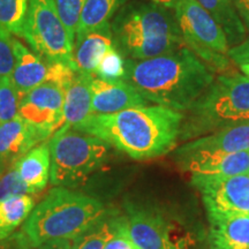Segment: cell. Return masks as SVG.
<instances>
[{
    "mask_svg": "<svg viewBox=\"0 0 249 249\" xmlns=\"http://www.w3.org/2000/svg\"><path fill=\"white\" fill-rule=\"evenodd\" d=\"M183 112L143 105L108 114H91L71 129L92 135L136 160L160 157L176 147Z\"/></svg>",
    "mask_w": 249,
    "mask_h": 249,
    "instance_id": "6da1fadb",
    "label": "cell"
},
{
    "mask_svg": "<svg viewBox=\"0 0 249 249\" xmlns=\"http://www.w3.org/2000/svg\"><path fill=\"white\" fill-rule=\"evenodd\" d=\"M216 71L182 45L144 60L126 59L124 80L148 102L186 112L209 88Z\"/></svg>",
    "mask_w": 249,
    "mask_h": 249,
    "instance_id": "7a4b0ae2",
    "label": "cell"
},
{
    "mask_svg": "<svg viewBox=\"0 0 249 249\" xmlns=\"http://www.w3.org/2000/svg\"><path fill=\"white\" fill-rule=\"evenodd\" d=\"M114 46L126 59L144 60L185 45L173 9L128 1L111 20Z\"/></svg>",
    "mask_w": 249,
    "mask_h": 249,
    "instance_id": "3957f363",
    "label": "cell"
},
{
    "mask_svg": "<svg viewBox=\"0 0 249 249\" xmlns=\"http://www.w3.org/2000/svg\"><path fill=\"white\" fill-rule=\"evenodd\" d=\"M104 213L103 204L91 196L55 187L34 207L18 235L33 248L54 240H73Z\"/></svg>",
    "mask_w": 249,
    "mask_h": 249,
    "instance_id": "277c9868",
    "label": "cell"
},
{
    "mask_svg": "<svg viewBox=\"0 0 249 249\" xmlns=\"http://www.w3.org/2000/svg\"><path fill=\"white\" fill-rule=\"evenodd\" d=\"M186 112L179 138L183 141L249 124V79L233 70L218 74Z\"/></svg>",
    "mask_w": 249,
    "mask_h": 249,
    "instance_id": "5b68a950",
    "label": "cell"
},
{
    "mask_svg": "<svg viewBox=\"0 0 249 249\" xmlns=\"http://www.w3.org/2000/svg\"><path fill=\"white\" fill-rule=\"evenodd\" d=\"M49 143L50 179L52 185L65 188L81 185L90 174L101 169L107 160L110 147L98 138L75 129L55 132Z\"/></svg>",
    "mask_w": 249,
    "mask_h": 249,
    "instance_id": "8992f818",
    "label": "cell"
},
{
    "mask_svg": "<svg viewBox=\"0 0 249 249\" xmlns=\"http://www.w3.org/2000/svg\"><path fill=\"white\" fill-rule=\"evenodd\" d=\"M187 48L218 74L232 71L224 30L196 0H178L173 8Z\"/></svg>",
    "mask_w": 249,
    "mask_h": 249,
    "instance_id": "52a82bcc",
    "label": "cell"
},
{
    "mask_svg": "<svg viewBox=\"0 0 249 249\" xmlns=\"http://www.w3.org/2000/svg\"><path fill=\"white\" fill-rule=\"evenodd\" d=\"M22 38L44 60L62 62L73 68L74 43L59 15L54 0H29Z\"/></svg>",
    "mask_w": 249,
    "mask_h": 249,
    "instance_id": "ba28073f",
    "label": "cell"
},
{
    "mask_svg": "<svg viewBox=\"0 0 249 249\" xmlns=\"http://www.w3.org/2000/svg\"><path fill=\"white\" fill-rule=\"evenodd\" d=\"M209 218L249 216V174L193 177Z\"/></svg>",
    "mask_w": 249,
    "mask_h": 249,
    "instance_id": "9c48e42d",
    "label": "cell"
},
{
    "mask_svg": "<svg viewBox=\"0 0 249 249\" xmlns=\"http://www.w3.org/2000/svg\"><path fill=\"white\" fill-rule=\"evenodd\" d=\"M15 57L14 68L9 75L20 93L21 99L34 88L52 82L68 88L76 75V71L62 62H50L26 48L20 40L12 38Z\"/></svg>",
    "mask_w": 249,
    "mask_h": 249,
    "instance_id": "30bf717a",
    "label": "cell"
},
{
    "mask_svg": "<svg viewBox=\"0 0 249 249\" xmlns=\"http://www.w3.org/2000/svg\"><path fill=\"white\" fill-rule=\"evenodd\" d=\"M66 89L52 82L36 87L21 99L18 116L45 139L51 138L62 124Z\"/></svg>",
    "mask_w": 249,
    "mask_h": 249,
    "instance_id": "8fae6325",
    "label": "cell"
},
{
    "mask_svg": "<svg viewBox=\"0 0 249 249\" xmlns=\"http://www.w3.org/2000/svg\"><path fill=\"white\" fill-rule=\"evenodd\" d=\"M249 150V124H236L191 140L176 151L178 160L193 156L233 154Z\"/></svg>",
    "mask_w": 249,
    "mask_h": 249,
    "instance_id": "7c38bea8",
    "label": "cell"
},
{
    "mask_svg": "<svg viewBox=\"0 0 249 249\" xmlns=\"http://www.w3.org/2000/svg\"><path fill=\"white\" fill-rule=\"evenodd\" d=\"M148 105V101L124 80H103L93 76L91 80L92 114H108L126 108Z\"/></svg>",
    "mask_w": 249,
    "mask_h": 249,
    "instance_id": "4fadbf2b",
    "label": "cell"
},
{
    "mask_svg": "<svg viewBox=\"0 0 249 249\" xmlns=\"http://www.w3.org/2000/svg\"><path fill=\"white\" fill-rule=\"evenodd\" d=\"M45 140L20 116L0 124V176L11 169L18 158Z\"/></svg>",
    "mask_w": 249,
    "mask_h": 249,
    "instance_id": "5bb4252c",
    "label": "cell"
},
{
    "mask_svg": "<svg viewBox=\"0 0 249 249\" xmlns=\"http://www.w3.org/2000/svg\"><path fill=\"white\" fill-rule=\"evenodd\" d=\"M127 232L138 249H170L176 236L160 213L136 210L126 219Z\"/></svg>",
    "mask_w": 249,
    "mask_h": 249,
    "instance_id": "9a60e30c",
    "label": "cell"
},
{
    "mask_svg": "<svg viewBox=\"0 0 249 249\" xmlns=\"http://www.w3.org/2000/svg\"><path fill=\"white\" fill-rule=\"evenodd\" d=\"M112 46H114V42L111 22L76 37L71 54L74 71L93 75L98 64Z\"/></svg>",
    "mask_w": 249,
    "mask_h": 249,
    "instance_id": "2e32d148",
    "label": "cell"
},
{
    "mask_svg": "<svg viewBox=\"0 0 249 249\" xmlns=\"http://www.w3.org/2000/svg\"><path fill=\"white\" fill-rule=\"evenodd\" d=\"M192 177H230L249 174V150L233 154L193 156L179 160Z\"/></svg>",
    "mask_w": 249,
    "mask_h": 249,
    "instance_id": "e0dca14e",
    "label": "cell"
},
{
    "mask_svg": "<svg viewBox=\"0 0 249 249\" xmlns=\"http://www.w3.org/2000/svg\"><path fill=\"white\" fill-rule=\"evenodd\" d=\"M93 75L76 73L75 77L66 89L62 124L57 132H66L92 114L91 108V80Z\"/></svg>",
    "mask_w": 249,
    "mask_h": 249,
    "instance_id": "ac0fdd59",
    "label": "cell"
},
{
    "mask_svg": "<svg viewBox=\"0 0 249 249\" xmlns=\"http://www.w3.org/2000/svg\"><path fill=\"white\" fill-rule=\"evenodd\" d=\"M18 176L22 180L31 194L38 193L48 185L51 174V152L50 143L43 142L36 145L13 165Z\"/></svg>",
    "mask_w": 249,
    "mask_h": 249,
    "instance_id": "d6986e66",
    "label": "cell"
},
{
    "mask_svg": "<svg viewBox=\"0 0 249 249\" xmlns=\"http://www.w3.org/2000/svg\"><path fill=\"white\" fill-rule=\"evenodd\" d=\"M210 249H249V216L209 218Z\"/></svg>",
    "mask_w": 249,
    "mask_h": 249,
    "instance_id": "ffe728a7",
    "label": "cell"
},
{
    "mask_svg": "<svg viewBox=\"0 0 249 249\" xmlns=\"http://www.w3.org/2000/svg\"><path fill=\"white\" fill-rule=\"evenodd\" d=\"M224 30L230 48L240 44L247 37V30L242 23L233 0H196Z\"/></svg>",
    "mask_w": 249,
    "mask_h": 249,
    "instance_id": "44dd1931",
    "label": "cell"
},
{
    "mask_svg": "<svg viewBox=\"0 0 249 249\" xmlns=\"http://www.w3.org/2000/svg\"><path fill=\"white\" fill-rule=\"evenodd\" d=\"M127 2L128 0H87L77 23L75 38L110 23L114 15Z\"/></svg>",
    "mask_w": 249,
    "mask_h": 249,
    "instance_id": "7402d4cb",
    "label": "cell"
},
{
    "mask_svg": "<svg viewBox=\"0 0 249 249\" xmlns=\"http://www.w3.org/2000/svg\"><path fill=\"white\" fill-rule=\"evenodd\" d=\"M33 209L34 200L30 195L0 200V241L13 234L15 230L26 222Z\"/></svg>",
    "mask_w": 249,
    "mask_h": 249,
    "instance_id": "603a6c76",
    "label": "cell"
},
{
    "mask_svg": "<svg viewBox=\"0 0 249 249\" xmlns=\"http://www.w3.org/2000/svg\"><path fill=\"white\" fill-rule=\"evenodd\" d=\"M29 0H0V33L22 37Z\"/></svg>",
    "mask_w": 249,
    "mask_h": 249,
    "instance_id": "cb8c5ba5",
    "label": "cell"
},
{
    "mask_svg": "<svg viewBox=\"0 0 249 249\" xmlns=\"http://www.w3.org/2000/svg\"><path fill=\"white\" fill-rule=\"evenodd\" d=\"M114 231V220H98L73 239V249H104Z\"/></svg>",
    "mask_w": 249,
    "mask_h": 249,
    "instance_id": "d4e9b609",
    "label": "cell"
},
{
    "mask_svg": "<svg viewBox=\"0 0 249 249\" xmlns=\"http://www.w3.org/2000/svg\"><path fill=\"white\" fill-rule=\"evenodd\" d=\"M21 96L8 75H0V124L18 116Z\"/></svg>",
    "mask_w": 249,
    "mask_h": 249,
    "instance_id": "484cf974",
    "label": "cell"
},
{
    "mask_svg": "<svg viewBox=\"0 0 249 249\" xmlns=\"http://www.w3.org/2000/svg\"><path fill=\"white\" fill-rule=\"evenodd\" d=\"M126 73V58L116 46H112L96 68L93 76L103 80H124Z\"/></svg>",
    "mask_w": 249,
    "mask_h": 249,
    "instance_id": "4316f807",
    "label": "cell"
},
{
    "mask_svg": "<svg viewBox=\"0 0 249 249\" xmlns=\"http://www.w3.org/2000/svg\"><path fill=\"white\" fill-rule=\"evenodd\" d=\"M87 0H54V4L60 15L62 22L66 27L71 42H75V34L79 23L81 12Z\"/></svg>",
    "mask_w": 249,
    "mask_h": 249,
    "instance_id": "83f0119b",
    "label": "cell"
},
{
    "mask_svg": "<svg viewBox=\"0 0 249 249\" xmlns=\"http://www.w3.org/2000/svg\"><path fill=\"white\" fill-rule=\"evenodd\" d=\"M31 194L29 188L18 176L13 167L0 176V200Z\"/></svg>",
    "mask_w": 249,
    "mask_h": 249,
    "instance_id": "f1b7e54d",
    "label": "cell"
},
{
    "mask_svg": "<svg viewBox=\"0 0 249 249\" xmlns=\"http://www.w3.org/2000/svg\"><path fill=\"white\" fill-rule=\"evenodd\" d=\"M13 36L0 33V75H11L14 68L15 57L12 46Z\"/></svg>",
    "mask_w": 249,
    "mask_h": 249,
    "instance_id": "f546056e",
    "label": "cell"
},
{
    "mask_svg": "<svg viewBox=\"0 0 249 249\" xmlns=\"http://www.w3.org/2000/svg\"><path fill=\"white\" fill-rule=\"evenodd\" d=\"M104 249H138L127 232L126 220H114L113 234L107 240Z\"/></svg>",
    "mask_w": 249,
    "mask_h": 249,
    "instance_id": "4dcf8cb0",
    "label": "cell"
},
{
    "mask_svg": "<svg viewBox=\"0 0 249 249\" xmlns=\"http://www.w3.org/2000/svg\"><path fill=\"white\" fill-rule=\"evenodd\" d=\"M227 57L249 79V35H247L246 39L240 44L230 48Z\"/></svg>",
    "mask_w": 249,
    "mask_h": 249,
    "instance_id": "1f68e13d",
    "label": "cell"
},
{
    "mask_svg": "<svg viewBox=\"0 0 249 249\" xmlns=\"http://www.w3.org/2000/svg\"><path fill=\"white\" fill-rule=\"evenodd\" d=\"M233 2L249 35V0H233Z\"/></svg>",
    "mask_w": 249,
    "mask_h": 249,
    "instance_id": "d6a6232c",
    "label": "cell"
},
{
    "mask_svg": "<svg viewBox=\"0 0 249 249\" xmlns=\"http://www.w3.org/2000/svg\"><path fill=\"white\" fill-rule=\"evenodd\" d=\"M0 249H39V248H33L30 246H28L26 242H23L21 236L17 234L12 235V238L8 241L4 242V244H0Z\"/></svg>",
    "mask_w": 249,
    "mask_h": 249,
    "instance_id": "836d02e7",
    "label": "cell"
},
{
    "mask_svg": "<svg viewBox=\"0 0 249 249\" xmlns=\"http://www.w3.org/2000/svg\"><path fill=\"white\" fill-rule=\"evenodd\" d=\"M39 249H73L71 240H54L42 245Z\"/></svg>",
    "mask_w": 249,
    "mask_h": 249,
    "instance_id": "e575fe53",
    "label": "cell"
},
{
    "mask_svg": "<svg viewBox=\"0 0 249 249\" xmlns=\"http://www.w3.org/2000/svg\"><path fill=\"white\" fill-rule=\"evenodd\" d=\"M149 1L154 2L156 5L163 6L165 8L173 9L174 6H176L177 2H178V0H149Z\"/></svg>",
    "mask_w": 249,
    "mask_h": 249,
    "instance_id": "d590c367",
    "label": "cell"
}]
</instances>
